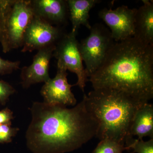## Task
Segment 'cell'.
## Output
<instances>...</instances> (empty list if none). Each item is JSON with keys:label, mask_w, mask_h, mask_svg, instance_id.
<instances>
[{"label": "cell", "mask_w": 153, "mask_h": 153, "mask_svg": "<svg viewBox=\"0 0 153 153\" xmlns=\"http://www.w3.org/2000/svg\"><path fill=\"white\" fill-rule=\"evenodd\" d=\"M26 138L34 153H64L79 149L96 137L98 124L81 102L68 108L36 102Z\"/></svg>", "instance_id": "cell-1"}, {"label": "cell", "mask_w": 153, "mask_h": 153, "mask_svg": "<svg viewBox=\"0 0 153 153\" xmlns=\"http://www.w3.org/2000/svg\"><path fill=\"white\" fill-rule=\"evenodd\" d=\"M89 78L94 90L118 91L149 102L153 97V45L134 37L115 42Z\"/></svg>", "instance_id": "cell-2"}, {"label": "cell", "mask_w": 153, "mask_h": 153, "mask_svg": "<svg viewBox=\"0 0 153 153\" xmlns=\"http://www.w3.org/2000/svg\"><path fill=\"white\" fill-rule=\"evenodd\" d=\"M88 111L98 124L96 136L126 145L135 114L144 102L112 89H97L84 94Z\"/></svg>", "instance_id": "cell-3"}, {"label": "cell", "mask_w": 153, "mask_h": 153, "mask_svg": "<svg viewBox=\"0 0 153 153\" xmlns=\"http://www.w3.org/2000/svg\"><path fill=\"white\" fill-rule=\"evenodd\" d=\"M33 16L30 1L15 0L0 26V43L4 53L22 47L25 31Z\"/></svg>", "instance_id": "cell-4"}, {"label": "cell", "mask_w": 153, "mask_h": 153, "mask_svg": "<svg viewBox=\"0 0 153 153\" xmlns=\"http://www.w3.org/2000/svg\"><path fill=\"white\" fill-rule=\"evenodd\" d=\"M90 34L79 43V52L85 63L88 78L100 67L115 42L110 31L103 25L91 26Z\"/></svg>", "instance_id": "cell-5"}, {"label": "cell", "mask_w": 153, "mask_h": 153, "mask_svg": "<svg viewBox=\"0 0 153 153\" xmlns=\"http://www.w3.org/2000/svg\"><path fill=\"white\" fill-rule=\"evenodd\" d=\"M76 33L71 31L63 34L55 45L53 56L57 60V68L69 70L76 74L77 81L75 85H78L84 92L88 79L82 64Z\"/></svg>", "instance_id": "cell-6"}, {"label": "cell", "mask_w": 153, "mask_h": 153, "mask_svg": "<svg viewBox=\"0 0 153 153\" xmlns=\"http://www.w3.org/2000/svg\"><path fill=\"white\" fill-rule=\"evenodd\" d=\"M63 35L59 28L34 16L25 31L21 51L32 52L55 45Z\"/></svg>", "instance_id": "cell-7"}, {"label": "cell", "mask_w": 153, "mask_h": 153, "mask_svg": "<svg viewBox=\"0 0 153 153\" xmlns=\"http://www.w3.org/2000/svg\"><path fill=\"white\" fill-rule=\"evenodd\" d=\"M137 10L122 5L114 10L104 8L100 11L99 16L109 27L115 42L134 37Z\"/></svg>", "instance_id": "cell-8"}, {"label": "cell", "mask_w": 153, "mask_h": 153, "mask_svg": "<svg viewBox=\"0 0 153 153\" xmlns=\"http://www.w3.org/2000/svg\"><path fill=\"white\" fill-rule=\"evenodd\" d=\"M66 71L63 68H57L55 77L45 82L41 91L44 102L52 105L65 106H74L76 104V98L71 91V88L75 84L68 83Z\"/></svg>", "instance_id": "cell-9"}, {"label": "cell", "mask_w": 153, "mask_h": 153, "mask_svg": "<svg viewBox=\"0 0 153 153\" xmlns=\"http://www.w3.org/2000/svg\"><path fill=\"white\" fill-rule=\"evenodd\" d=\"M55 45L38 50L29 66H24L21 71L22 85L25 88L40 82H46L50 79L49 75L50 61L53 57Z\"/></svg>", "instance_id": "cell-10"}, {"label": "cell", "mask_w": 153, "mask_h": 153, "mask_svg": "<svg viewBox=\"0 0 153 153\" xmlns=\"http://www.w3.org/2000/svg\"><path fill=\"white\" fill-rule=\"evenodd\" d=\"M35 16L50 24H60L65 22L68 11L66 1L30 0Z\"/></svg>", "instance_id": "cell-11"}, {"label": "cell", "mask_w": 153, "mask_h": 153, "mask_svg": "<svg viewBox=\"0 0 153 153\" xmlns=\"http://www.w3.org/2000/svg\"><path fill=\"white\" fill-rule=\"evenodd\" d=\"M142 1L143 5L137 10L134 37L145 44L153 45V2Z\"/></svg>", "instance_id": "cell-12"}, {"label": "cell", "mask_w": 153, "mask_h": 153, "mask_svg": "<svg viewBox=\"0 0 153 153\" xmlns=\"http://www.w3.org/2000/svg\"><path fill=\"white\" fill-rule=\"evenodd\" d=\"M129 137L130 140L133 137H137L139 140L146 137L153 138L152 104L146 102L137 110L132 121Z\"/></svg>", "instance_id": "cell-13"}, {"label": "cell", "mask_w": 153, "mask_h": 153, "mask_svg": "<svg viewBox=\"0 0 153 153\" xmlns=\"http://www.w3.org/2000/svg\"><path fill=\"white\" fill-rule=\"evenodd\" d=\"M68 11L72 25L71 32L77 33L81 25L88 30L91 28L89 24V13L91 9L100 1L98 0H67Z\"/></svg>", "instance_id": "cell-14"}, {"label": "cell", "mask_w": 153, "mask_h": 153, "mask_svg": "<svg viewBox=\"0 0 153 153\" xmlns=\"http://www.w3.org/2000/svg\"><path fill=\"white\" fill-rule=\"evenodd\" d=\"M125 145L110 139L100 140L92 153H123Z\"/></svg>", "instance_id": "cell-15"}, {"label": "cell", "mask_w": 153, "mask_h": 153, "mask_svg": "<svg viewBox=\"0 0 153 153\" xmlns=\"http://www.w3.org/2000/svg\"><path fill=\"white\" fill-rule=\"evenodd\" d=\"M126 150H132L131 153H153V138L147 141L143 139H131L125 145Z\"/></svg>", "instance_id": "cell-16"}, {"label": "cell", "mask_w": 153, "mask_h": 153, "mask_svg": "<svg viewBox=\"0 0 153 153\" xmlns=\"http://www.w3.org/2000/svg\"><path fill=\"white\" fill-rule=\"evenodd\" d=\"M19 130L18 128L12 127L10 125H0V144L11 142Z\"/></svg>", "instance_id": "cell-17"}, {"label": "cell", "mask_w": 153, "mask_h": 153, "mask_svg": "<svg viewBox=\"0 0 153 153\" xmlns=\"http://www.w3.org/2000/svg\"><path fill=\"white\" fill-rule=\"evenodd\" d=\"M20 64L19 61H11L0 57V75L11 74L19 69Z\"/></svg>", "instance_id": "cell-18"}, {"label": "cell", "mask_w": 153, "mask_h": 153, "mask_svg": "<svg viewBox=\"0 0 153 153\" xmlns=\"http://www.w3.org/2000/svg\"><path fill=\"white\" fill-rule=\"evenodd\" d=\"M15 88L8 82L0 80V102L5 105L10 96L15 92Z\"/></svg>", "instance_id": "cell-19"}, {"label": "cell", "mask_w": 153, "mask_h": 153, "mask_svg": "<svg viewBox=\"0 0 153 153\" xmlns=\"http://www.w3.org/2000/svg\"><path fill=\"white\" fill-rule=\"evenodd\" d=\"M13 118V112L7 108L0 111V125L8 124L11 125V120Z\"/></svg>", "instance_id": "cell-20"}]
</instances>
